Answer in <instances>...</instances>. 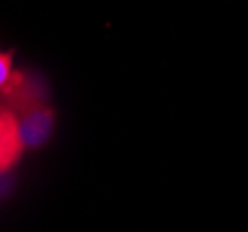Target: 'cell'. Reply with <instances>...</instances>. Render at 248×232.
Listing matches in <instances>:
<instances>
[{
	"label": "cell",
	"mask_w": 248,
	"mask_h": 232,
	"mask_svg": "<svg viewBox=\"0 0 248 232\" xmlns=\"http://www.w3.org/2000/svg\"><path fill=\"white\" fill-rule=\"evenodd\" d=\"M17 119H19L24 145H39L50 134L54 116L37 97L31 95L22 97L21 117H17Z\"/></svg>",
	"instance_id": "1"
},
{
	"label": "cell",
	"mask_w": 248,
	"mask_h": 232,
	"mask_svg": "<svg viewBox=\"0 0 248 232\" xmlns=\"http://www.w3.org/2000/svg\"><path fill=\"white\" fill-rule=\"evenodd\" d=\"M24 141L17 116L8 110H0V173L8 171L17 162Z\"/></svg>",
	"instance_id": "2"
},
{
	"label": "cell",
	"mask_w": 248,
	"mask_h": 232,
	"mask_svg": "<svg viewBox=\"0 0 248 232\" xmlns=\"http://www.w3.org/2000/svg\"><path fill=\"white\" fill-rule=\"evenodd\" d=\"M21 82L22 78L13 73V69H11V56L0 52V89L17 87Z\"/></svg>",
	"instance_id": "3"
}]
</instances>
